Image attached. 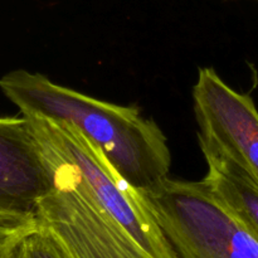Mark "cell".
I'll list each match as a JSON object with an SVG mask.
<instances>
[{
    "label": "cell",
    "mask_w": 258,
    "mask_h": 258,
    "mask_svg": "<svg viewBox=\"0 0 258 258\" xmlns=\"http://www.w3.org/2000/svg\"><path fill=\"white\" fill-rule=\"evenodd\" d=\"M0 90L22 115L63 121L77 127L140 190L168 178L171 154L165 135L136 107L100 101L25 70L3 76Z\"/></svg>",
    "instance_id": "1"
},
{
    "label": "cell",
    "mask_w": 258,
    "mask_h": 258,
    "mask_svg": "<svg viewBox=\"0 0 258 258\" xmlns=\"http://www.w3.org/2000/svg\"><path fill=\"white\" fill-rule=\"evenodd\" d=\"M39 144L49 169L81 181L93 201L154 258H179L144 199L102 150L67 122L23 115Z\"/></svg>",
    "instance_id": "2"
},
{
    "label": "cell",
    "mask_w": 258,
    "mask_h": 258,
    "mask_svg": "<svg viewBox=\"0 0 258 258\" xmlns=\"http://www.w3.org/2000/svg\"><path fill=\"white\" fill-rule=\"evenodd\" d=\"M143 194L179 258H258V239L204 180L168 176Z\"/></svg>",
    "instance_id": "3"
},
{
    "label": "cell",
    "mask_w": 258,
    "mask_h": 258,
    "mask_svg": "<svg viewBox=\"0 0 258 258\" xmlns=\"http://www.w3.org/2000/svg\"><path fill=\"white\" fill-rule=\"evenodd\" d=\"M53 189L35 209L63 258H154L93 201L78 179L49 169Z\"/></svg>",
    "instance_id": "4"
},
{
    "label": "cell",
    "mask_w": 258,
    "mask_h": 258,
    "mask_svg": "<svg viewBox=\"0 0 258 258\" xmlns=\"http://www.w3.org/2000/svg\"><path fill=\"white\" fill-rule=\"evenodd\" d=\"M193 101L199 133L213 138L258 183V111L251 96L206 67L198 72Z\"/></svg>",
    "instance_id": "5"
},
{
    "label": "cell",
    "mask_w": 258,
    "mask_h": 258,
    "mask_svg": "<svg viewBox=\"0 0 258 258\" xmlns=\"http://www.w3.org/2000/svg\"><path fill=\"white\" fill-rule=\"evenodd\" d=\"M53 179L29 121L0 117V212L35 214Z\"/></svg>",
    "instance_id": "6"
},
{
    "label": "cell",
    "mask_w": 258,
    "mask_h": 258,
    "mask_svg": "<svg viewBox=\"0 0 258 258\" xmlns=\"http://www.w3.org/2000/svg\"><path fill=\"white\" fill-rule=\"evenodd\" d=\"M198 139L208 166L203 180L258 239L257 180L213 138L199 133Z\"/></svg>",
    "instance_id": "7"
},
{
    "label": "cell",
    "mask_w": 258,
    "mask_h": 258,
    "mask_svg": "<svg viewBox=\"0 0 258 258\" xmlns=\"http://www.w3.org/2000/svg\"><path fill=\"white\" fill-rule=\"evenodd\" d=\"M37 228L35 214L0 212V258H9L15 246Z\"/></svg>",
    "instance_id": "8"
},
{
    "label": "cell",
    "mask_w": 258,
    "mask_h": 258,
    "mask_svg": "<svg viewBox=\"0 0 258 258\" xmlns=\"http://www.w3.org/2000/svg\"><path fill=\"white\" fill-rule=\"evenodd\" d=\"M9 258H63L52 237L38 226L15 246Z\"/></svg>",
    "instance_id": "9"
}]
</instances>
